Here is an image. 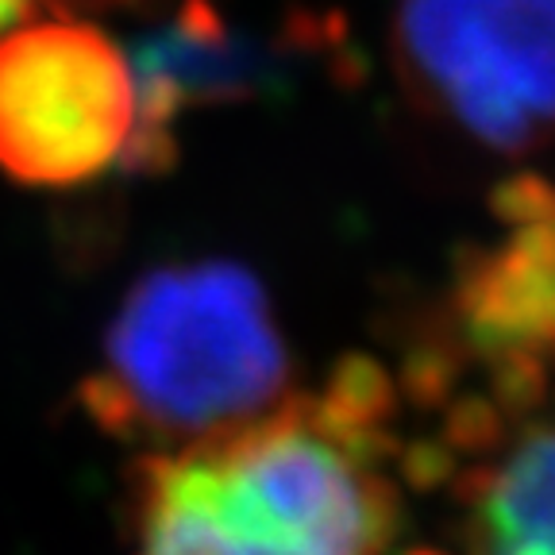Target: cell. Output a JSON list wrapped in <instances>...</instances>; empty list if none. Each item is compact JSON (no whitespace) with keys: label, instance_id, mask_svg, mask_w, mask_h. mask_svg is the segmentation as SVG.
<instances>
[{"label":"cell","instance_id":"cell-1","mask_svg":"<svg viewBox=\"0 0 555 555\" xmlns=\"http://www.w3.org/2000/svg\"><path fill=\"white\" fill-rule=\"evenodd\" d=\"M390 382L347 363L321 393L151 451L131 475V555H390L401 525Z\"/></svg>","mask_w":555,"mask_h":555},{"label":"cell","instance_id":"cell-2","mask_svg":"<svg viewBox=\"0 0 555 555\" xmlns=\"http://www.w3.org/2000/svg\"><path fill=\"white\" fill-rule=\"evenodd\" d=\"M289 351L259 278L240 262L163 267L135 282L81 401L104 433L158 451L259 421L289 398Z\"/></svg>","mask_w":555,"mask_h":555},{"label":"cell","instance_id":"cell-3","mask_svg":"<svg viewBox=\"0 0 555 555\" xmlns=\"http://www.w3.org/2000/svg\"><path fill=\"white\" fill-rule=\"evenodd\" d=\"M393 47L409 93L478 147L555 139V0H401Z\"/></svg>","mask_w":555,"mask_h":555},{"label":"cell","instance_id":"cell-4","mask_svg":"<svg viewBox=\"0 0 555 555\" xmlns=\"http://www.w3.org/2000/svg\"><path fill=\"white\" fill-rule=\"evenodd\" d=\"M139 124L131 62L93 24L35 20L0 35V170L20 185L93 182Z\"/></svg>","mask_w":555,"mask_h":555},{"label":"cell","instance_id":"cell-5","mask_svg":"<svg viewBox=\"0 0 555 555\" xmlns=\"http://www.w3.org/2000/svg\"><path fill=\"white\" fill-rule=\"evenodd\" d=\"M482 443L490 455L460 482L463 552L555 555V401Z\"/></svg>","mask_w":555,"mask_h":555},{"label":"cell","instance_id":"cell-6","mask_svg":"<svg viewBox=\"0 0 555 555\" xmlns=\"http://www.w3.org/2000/svg\"><path fill=\"white\" fill-rule=\"evenodd\" d=\"M24 4L27 0H0V31H4L9 24H16V16L24 12Z\"/></svg>","mask_w":555,"mask_h":555}]
</instances>
